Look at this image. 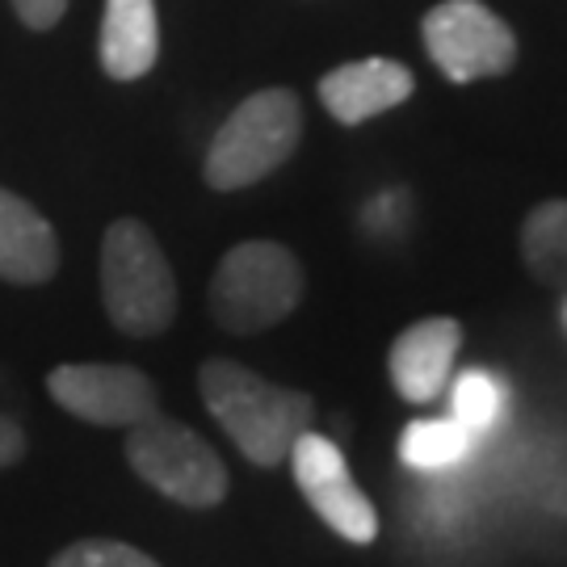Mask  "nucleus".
<instances>
[{"label": "nucleus", "instance_id": "obj_3", "mask_svg": "<svg viewBox=\"0 0 567 567\" xmlns=\"http://www.w3.org/2000/svg\"><path fill=\"white\" fill-rule=\"evenodd\" d=\"M102 303L126 337H156L177 320V278L140 219H114L102 240Z\"/></svg>", "mask_w": 567, "mask_h": 567}, {"label": "nucleus", "instance_id": "obj_7", "mask_svg": "<svg viewBox=\"0 0 567 567\" xmlns=\"http://www.w3.org/2000/svg\"><path fill=\"white\" fill-rule=\"evenodd\" d=\"M47 391L63 412L102 429H131L161 412L156 383L122 362H63L47 374Z\"/></svg>", "mask_w": 567, "mask_h": 567}, {"label": "nucleus", "instance_id": "obj_13", "mask_svg": "<svg viewBox=\"0 0 567 567\" xmlns=\"http://www.w3.org/2000/svg\"><path fill=\"white\" fill-rule=\"evenodd\" d=\"M522 261L534 282L567 295V198H547L526 215Z\"/></svg>", "mask_w": 567, "mask_h": 567}, {"label": "nucleus", "instance_id": "obj_15", "mask_svg": "<svg viewBox=\"0 0 567 567\" xmlns=\"http://www.w3.org/2000/svg\"><path fill=\"white\" fill-rule=\"evenodd\" d=\"M501 404H505V391L501 383L487 374V370H466L454 379L450 386V416L475 437V433H487L501 416Z\"/></svg>", "mask_w": 567, "mask_h": 567}, {"label": "nucleus", "instance_id": "obj_9", "mask_svg": "<svg viewBox=\"0 0 567 567\" xmlns=\"http://www.w3.org/2000/svg\"><path fill=\"white\" fill-rule=\"evenodd\" d=\"M463 349V324L450 316H429L408 324L386 353V374L391 386L408 404H433L446 391L454 374V358Z\"/></svg>", "mask_w": 567, "mask_h": 567}, {"label": "nucleus", "instance_id": "obj_17", "mask_svg": "<svg viewBox=\"0 0 567 567\" xmlns=\"http://www.w3.org/2000/svg\"><path fill=\"white\" fill-rule=\"evenodd\" d=\"M9 4H13V13H18L21 25L34 30V34L55 30L60 18L68 13V0H9Z\"/></svg>", "mask_w": 567, "mask_h": 567}, {"label": "nucleus", "instance_id": "obj_1", "mask_svg": "<svg viewBox=\"0 0 567 567\" xmlns=\"http://www.w3.org/2000/svg\"><path fill=\"white\" fill-rule=\"evenodd\" d=\"M198 391L206 412L252 466H282L316 416V400L307 391L269 383L227 358L198 365Z\"/></svg>", "mask_w": 567, "mask_h": 567}, {"label": "nucleus", "instance_id": "obj_10", "mask_svg": "<svg viewBox=\"0 0 567 567\" xmlns=\"http://www.w3.org/2000/svg\"><path fill=\"white\" fill-rule=\"evenodd\" d=\"M412 89H416V81L404 63L374 55V60H353L332 68L320 81V102L341 126H362V122L404 105L412 97Z\"/></svg>", "mask_w": 567, "mask_h": 567}, {"label": "nucleus", "instance_id": "obj_16", "mask_svg": "<svg viewBox=\"0 0 567 567\" xmlns=\"http://www.w3.org/2000/svg\"><path fill=\"white\" fill-rule=\"evenodd\" d=\"M51 567H161L152 555H143L140 547L131 543H118V538H81L72 547H63Z\"/></svg>", "mask_w": 567, "mask_h": 567}, {"label": "nucleus", "instance_id": "obj_19", "mask_svg": "<svg viewBox=\"0 0 567 567\" xmlns=\"http://www.w3.org/2000/svg\"><path fill=\"white\" fill-rule=\"evenodd\" d=\"M564 324H567V299H564Z\"/></svg>", "mask_w": 567, "mask_h": 567}, {"label": "nucleus", "instance_id": "obj_8", "mask_svg": "<svg viewBox=\"0 0 567 567\" xmlns=\"http://www.w3.org/2000/svg\"><path fill=\"white\" fill-rule=\"evenodd\" d=\"M286 463L295 471V484L307 496V505L320 513V522L332 534H341L353 547H370L379 538V513L370 505V496L358 487L341 446L332 437L307 429Z\"/></svg>", "mask_w": 567, "mask_h": 567}, {"label": "nucleus", "instance_id": "obj_18", "mask_svg": "<svg viewBox=\"0 0 567 567\" xmlns=\"http://www.w3.org/2000/svg\"><path fill=\"white\" fill-rule=\"evenodd\" d=\"M21 454H25V433H21V425L13 416L0 412V471L21 463Z\"/></svg>", "mask_w": 567, "mask_h": 567}, {"label": "nucleus", "instance_id": "obj_4", "mask_svg": "<svg viewBox=\"0 0 567 567\" xmlns=\"http://www.w3.org/2000/svg\"><path fill=\"white\" fill-rule=\"evenodd\" d=\"M210 316L231 337H257L265 328L282 324L303 299V265L274 240H244L210 278Z\"/></svg>", "mask_w": 567, "mask_h": 567}, {"label": "nucleus", "instance_id": "obj_12", "mask_svg": "<svg viewBox=\"0 0 567 567\" xmlns=\"http://www.w3.org/2000/svg\"><path fill=\"white\" fill-rule=\"evenodd\" d=\"M97 55L110 81H140L161 60L156 0H105Z\"/></svg>", "mask_w": 567, "mask_h": 567}, {"label": "nucleus", "instance_id": "obj_5", "mask_svg": "<svg viewBox=\"0 0 567 567\" xmlns=\"http://www.w3.org/2000/svg\"><path fill=\"white\" fill-rule=\"evenodd\" d=\"M126 463L143 484L185 508H215L227 496V466L203 433L152 412L147 421L126 429Z\"/></svg>", "mask_w": 567, "mask_h": 567}, {"label": "nucleus", "instance_id": "obj_14", "mask_svg": "<svg viewBox=\"0 0 567 567\" xmlns=\"http://www.w3.org/2000/svg\"><path fill=\"white\" fill-rule=\"evenodd\" d=\"M471 454V433L454 416L442 421H412L400 437V458L416 471H446Z\"/></svg>", "mask_w": 567, "mask_h": 567}, {"label": "nucleus", "instance_id": "obj_2", "mask_svg": "<svg viewBox=\"0 0 567 567\" xmlns=\"http://www.w3.org/2000/svg\"><path fill=\"white\" fill-rule=\"evenodd\" d=\"M303 140V102L295 89H261L244 97L206 147L203 177L219 194H236L278 173Z\"/></svg>", "mask_w": 567, "mask_h": 567}, {"label": "nucleus", "instance_id": "obj_11", "mask_svg": "<svg viewBox=\"0 0 567 567\" xmlns=\"http://www.w3.org/2000/svg\"><path fill=\"white\" fill-rule=\"evenodd\" d=\"M60 269V236L13 189H0V278L42 286Z\"/></svg>", "mask_w": 567, "mask_h": 567}, {"label": "nucleus", "instance_id": "obj_6", "mask_svg": "<svg viewBox=\"0 0 567 567\" xmlns=\"http://www.w3.org/2000/svg\"><path fill=\"white\" fill-rule=\"evenodd\" d=\"M429 60L454 84L505 76L517 63V34L484 0H442L421 21Z\"/></svg>", "mask_w": 567, "mask_h": 567}]
</instances>
